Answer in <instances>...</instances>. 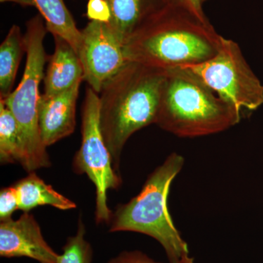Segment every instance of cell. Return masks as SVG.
Wrapping results in <instances>:
<instances>
[{"label":"cell","mask_w":263,"mask_h":263,"mask_svg":"<svg viewBox=\"0 0 263 263\" xmlns=\"http://www.w3.org/2000/svg\"><path fill=\"white\" fill-rule=\"evenodd\" d=\"M221 37L206 16L168 4L126 41L124 57L127 62L168 70L212 58L219 50Z\"/></svg>","instance_id":"obj_1"},{"label":"cell","mask_w":263,"mask_h":263,"mask_svg":"<svg viewBox=\"0 0 263 263\" xmlns=\"http://www.w3.org/2000/svg\"><path fill=\"white\" fill-rule=\"evenodd\" d=\"M165 71L129 62L100 91V125L114 169L129 138L157 122Z\"/></svg>","instance_id":"obj_2"},{"label":"cell","mask_w":263,"mask_h":263,"mask_svg":"<svg viewBox=\"0 0 263 263\" xmlns=\"http://www.w3.org/2000/svg\"><path fill=\"white\" fill-rule=\"evenodd\" d=\"M241 115L188 69L165 71L156 122L161 129L179 138H198L233 127Z\"/></svg>","instance_id":"obj_3"},{"label":"cell","mask_w":263,"mask_h":263,"mask_svg":"<svg viewBox=\"0 0 263 263\" xmlns=\"http://www.w3.org/2000/svg\"><path fill=\"white\" fill-rule=\"evenodd\" d=\"M184 162L183 156L171 153L148 176L136 197L118 205L109 223V231L135 232L152 237L163 247L170 263L179 262L190 255L187 243L175 226L167 204L171 183Z\"/></svg>","instance_id":"obj_4"},{"label":"cell","mask_w":263,"mask_h":263,"mask_svg":"<svg viewBox=\"0 0 263 263\" xmlns=\"http://www.w3.org/2000/svg\"><path fill=\"white\" fill-rule=\"evenodd\" d=\"M27 62L22 81L8 98L2 99L13 114L18 124L24 150L22 166L27 173L51 165L46 147L42 141L38 121L40 84L44 79V66L48 57L44 39L48 32L41 14L26 24Z\"/></svg>","instance_id":"obj_5"},{"label":"cell","mask_w":263,"mask_h":263,"mask_svg":"<svg viewBox=\"0 0 263 263\" xmlns=\"http://www.w3.org/2000/svg\"><path fill=\"white\" fill-rule=\"evenodd\" d=\"M81 144L72 160V171L85 174L96 190L95 221L109 224L113 212L108 207L109 190L122 186L121 174L116 171L111 155L104 141L100 125V96L90 86L86 88L82 109Z\"/></svg>","instance_id":"obj_6"},{"label":"cell","mask_w":263,"mask_h":263,"mask_svg":"<svg viewBox=\"0 0 263 263\" xmlns=\"http://www.w3.org/2000/svg\"><path fill=\"white\" fill-rule=\"evenodd\" d=\"M242 114L263 105V85L246 60L239 45L221 37L217 53L201 63L181 66Z\"/></svg>","instance_id":"obj_7"},{"label":"cell","mask_w":263,"mask_h":263,"mask_svg":"<svg viewBox=\"0 0 263 263\" xmlns=\"http://www.w3.org/2000/svg\"><path fill=\"white\" fill-rule=\"evenodd\" d=\"M79 58L84 81L100 95L104 85L127 63L124 46L108 24L91 21L81 30Z\"/></svg>","instance_id":"obj_8"},{"label":"cell","mask_w":263,"mask_h":263,"mask_svg":"<svg viewBox=\"0 0 263 263\" xmlns=\"http://www.w3.org/2000/svg\"><path fill=\"white\" fill-rule=\"evenodd\" d=\"M0 256L28 257L40 263H59L60 254L48 245L32 214L23 213L16 220L0 223Z\"/></svg>","instance_id":"obj_9"},{"label":"cell","mask_w":263,"mask_h":263,"mask_svg":"<svg viewBox=\"0 0 263 263\" xmlns=\"http://www.w3.org/2000/svg\"><path fill=\"white\" fill-rule=\"evenodd\" d=\"M53 96L41 95L38 121L41 138L48 147L75 131L76 103L81 82Z\"/></svg>","instance_id":"obj_10"},{"label":"cell","mask_w":263,"mask_h":263,"mask_svg":"<svg viewBox=\"0 0 263 263\" xmlns=\"http://www.w3.org/2000/svg\"><path fill=\"white\" fill-rule=\"evenodd\" d=\"M54 52L50 57L44 76L46 96H53L84 81V69L77 52L63 38L53 35Z\"/></svg>","instance_id":"obj_11"},{"label":"cell","mask_w":263,"mask_h":263,"mask_svg":"<svg viewBox=\"0 0 263 263\" xmlns=\"http://www.w3.org/2000/svg\"><path fill=\"white\" fill-rule=\"evenodd\" d=\"M111 19L108 24L117 39L124 46L126 41L169 0H108Z\"/></svg>","instance_id":"obj_12"},{"label":"cell","mask_w":263,"mask_h":263,"mask_svg":"<svg viewBox=\"0 0 263 263\" xmlns=\"http://www.w3.org/2000/svg\"><path fill=\"white\" fill-rule=\"evenodd\" d=\"M13 186L18 196L19 210L24 213L43 205H50L62 211L76 208L75 202L58 193L34 172L29 173Z\"/></svg>","instance_id":"obj_13"},{"label":"cell","mask_w":263,"mask_h":263,"mask_svg":"<svg viewBox=\"0 0 263 263\" xmlns=\"http://www.w3.org/2000/svg\"><path fill=\"white\" fill-rule=\"evenodd\" d=\"M36 8L42 15L48 32L58 35L79 51L81 31L76 27L75 21L67 9L64 0H34Z\"/></svg>","instance_id":"obj_14"},{"label":"cell","mask_w":263,"mask_h":263,"mask_svg":"<svg viewBox=\"0 0 263 263\" xmlns=\"http://www.w3.org/2000/svg\"><path fill=\"white\" fill-rule=\"evenodd\" d=\"M24 52L25 38L20 27L14 24L0 46V98L3 100L12 92Z\"/></svg>","instance_id":"obj_15"},{"label":"cell","mask_w":263,"mask_h":263,"mask_svg":"<svg viewBox=\"0 0 263 263\" xmlns=\"http://www.w3.org/2000/svg\"><path fill=\"white\" fill-rule=\"evenodd\" d=\"M24 160V150L18 124L13 114L0 100V161L3 164L19 163Z\"/></svg>","instance_id":"obj_16"},{"label":"cell","mask_w":263,"mask_h":263,"mask_svg":"<svg viewBox=\"0 0 263 263\" xmlns=\"http://www.w3.org/2000/svg\"><path fill=\"white\" fill-rule=\"evenodd\" d=\"M86 230L82 219L79 218L77 231L69 237L62 248L59 263H91L93 249L86 238Z\"/></svg>","instance_id":"obj_17"},{"label":"cell","mask_w":263,"mask_h":263,"mask_svg":"<svg viewBox=\"0 0 263 263\" xmlns=\"http://www.w3.org/2000/svg\"><path fill=\"white\" fill-rule=\"evenodd\" d=\"M19 210L18 196L14 186L3 188L0 191V220L11 219L13 213Z\"/></svg>","instance_id":"obj_18"},{"label":"cell","mask_w":263,"mask_h":263,"mask_svg":"<svg viewBox=\"0 0 263 263\" xmlns=\"http://www.w3.org/2000/svg\"><path fill=\"white\" fill-rule=\"evenodd\" d=\"M108 263H161L156 262L141 251H124L110 259ZM177 263H195L190 255L186 256Z\"/></svg>","instance_id":"obj_19"},{"label":"cell","mask_w":263,"mask_h":263,"mask_svg":"<svg viewBox=\"0 0 263 263\" xmlns=\"http://www.w3.org/2000/svg\"><path fill=\"white\" fill-rule=\"evenodd\" d=\"M86 15L91 21L108 24L111 19V10L108 0H89Z\"/></svg>","instance_id":"obj_20"},{"label":"cell","mask_w":263,"mask_h":263,"mask_svg":"<svg viewBox=\"0 0 263 263\" xmlns=\"http://www.w3.org/2000/svg\"><path fill=\"white\" fill-rule=\"evenodd\" d=\"M169 3L171 4L179 5L184 7L200 16H205L202 5L199 4L197 0H169Z\"/></svg>","instance_id":"obj_21"},{"label":"cell","mask_w":263,"mask_h":263,"mask_svg":"<svg viewBox=\"0 0 263 263\" xmlns=\"http://www.w3.org/2000/svg\"><path fill=\"white\" fill-rule=\"evenodd\" d=\"M1 3H6V2H10V3H15L17 4L22 5V6H34L35 7L34 0H0Z\"/></svg>","instance_id":"obj_22"},{"label":"cell","mask_w":263,"mask_h":263,"mask_svg":"<svg viewBox=\"0 0 263 263\" xmlns=\"http://www.w3.org/2000/svg\"><path fill=\"white\" fill-rule=\"evenodd\" d=\"M197 1L198 2L199 4H200V5H202H202H203L204 3H205V2H207L208 0H197Z\"/></svg>","instance_id":"obj_23"}]
</instances>
